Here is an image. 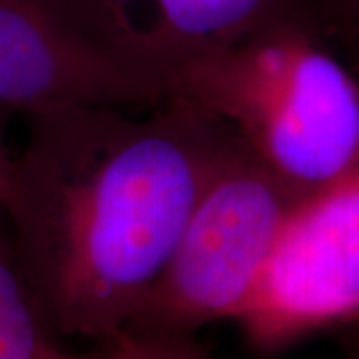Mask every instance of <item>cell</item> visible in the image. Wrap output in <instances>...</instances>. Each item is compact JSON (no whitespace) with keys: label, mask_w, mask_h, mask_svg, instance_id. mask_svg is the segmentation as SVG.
<instances>
[{"label":"cell","mask_w":359,"mask_h":359,"mask_svg":"<svg viewBox=\"0 0 359 359\" xmlns=\"http://www.w3.org/2000/svg\"><path fill=\"white\" fill-rule=\"evenodd\" d=\"M359 320V160L295 200L238 318L264 353Z\"/></svg>","instance_id":"cell-4"},{"label":"cell","mask_w":359,"mask_h":359,"mask_svg":"<svg viewBox=\"0 0 359 359\" xmlns=\"http://www.w3.org/2000/svg\"><path fill=\"white\" fill-rule=\"evenodd\" d=\"M54 4L96 46L162 84L172 70L264 26L308 20V0H54Z\"/></svg>","instance_id":"cell-6"},{"label":"cell","mask_w":359,"mask_h":359,"mask_svg":"<svg viewBox=\"0 0 359 359\" xmlns=\"http://www.w3.org/2000/svg\"><path fill=\"white\" fill-rule=\"evenodd\" d=\"M54 341L60 337L40 308L0 208V359H39Z\"/></svg>","instance_id":"cell-7"},{"label":"cell","mask_w":359,"mask_h":359,"mask_svg":"<svg viewBox=\"0 0 359 359\" xmlns=\"http://www.w3.org/2000/svg\"><path fill=\"white\" fill-rule=\"evenodd\" d=\"M351 2H353V6L359 11V0H351Z\"/></svg>","instance_id":"cell-12"},{"label":"cell","mask_w":359,"mask_h":359,"mask_svg":"<svg viewBox=\"0 0 359 359\" xmlns=\"http://www.w3.org/2000/svg\"><path fill=\"white\" fill-rule=\"evenodd\" d=\"M14 156L16 152L11 150L8 142H6V132L4 124L0 120V208L4 210V204L8 200L11 194V184H13V172H14Z\"/></svg>","instance_id":"cell-10"},{"label":"cell","mask_w":359,"mask_h":359,"mask_svg":"<svg viewBox=\"0 0 359 359\" xmlns=\"http://www.w3.org/2000/svg\"><path fill=\"white\" fill-rule=\"evenodd\" d=\"M297 198L233 136L128 332L190 335L238 320Z\"/></svg>","instance_id":"cell-3"},{"label":"cell","mask_w":359,"mask_h":359,"mask_svg":"<svg viewBox=\"0 0 359 359\" xmlns=\"http://www.w3.org/2000/svg\"><path fill=\"white\" fill-rule=\"evenodd\" d=\"M39 359H114L112 351L108 344H96L92 349L86 351H74V349H68L60 341H54L52 346H48Z\"/></svg>","instance_id":"cell-9"},{"label":"cell","mask_w":359,"mask_h":359,"mask_svg":"<svg viewBox=\"0 0 359 359\" xmlns=\"http://www.w3.org/2000/svg\"><path fill=\"white\" fill-rule=\"evenodd\" d=\"M104 344H108L114 359H196L198 351L190 335L124 332Z\"/></svg>","instance_id":"cell-8"},{"label":"cell","mask_w":359,"mask_h":359,"mask_svg":"<svg viewBox=\"0 0 359 359\" xmlns=\"http://www.w3.org/2000/svg\"><path fill=\"white\" fill-rule=\"evenodd\" d=\"M196 359H212V358H210L208 353H204V351H202V349L198 347V351H196Z\"/></svg>","instance_id":"cell-11"},{"label":"cell","mask_w":359,"mask_h":359,"mask_svg":"<svg viewBox=\"0 0 359 359\" xmlns=\"http://www.w3.org/2000/svg\"><path fill=\"white\" fill-rule=\"evenodd\" d=\"M164 84L96 46L54 0H0V110L152 108Z\"/></svg>","instance_id":"cell-5"},{"label":"cell","mask_w":359,"mask_h":359,"mask_svg":"<svg viewBox=\"0 0 359 359\" xmlns=\"http://www.w3.org/2000/svg\"><path fill=\"white\" fill-rule=\"evenodd\" d=\"M26 122L4 204L20 262L52 332L102 344L130 330L233 134L174 100Z\"/></svg>","instance_id":"cell-1"},{"label":"cell","mask_w":359,"mask_h":359,"mask_svg":"<svg viewBox=\"0 0 359 359\" xmlns=\"http://www.w3.org/2000/svg\"><path fill=\"white\" fill-rule=\"evenodd\" d=\"M166 100L230 130L299 196L359 160V82L313 36L309 20H282L182 65Z\"/></svg>","instance_id":"cell-2"}]
</instances>
